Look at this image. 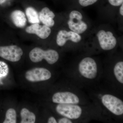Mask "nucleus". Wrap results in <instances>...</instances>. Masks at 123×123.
Here are the masks:
<instances>
[{
    "label": "nucleus",
    "instance_id": "f257e3e1",
    "mask_svg": "<svg viewBox=\"0 0 123 123\" xmlns=\"http://www.w3.org/2000/svg\"><path fill=\"white\" fill-rule=\"evenodd\" d=\"M29 56L31 61L34 63H38L44 59L50 64H55L59 59V55L56 51L52 49L44 51L38 47L31 51Z\"/></svg>",
    "mask_w": 123,
    "mask_h": 123
},
{
    "label": "nucleus",
    "instance_id": "f03ea898",
    "mask_svg": "<svg viewBox=\"0 0 123 123\" xmlns=\"http://www.w3.org/2000/svg\"><path fill=\"white\" fill-rule=\"evenodd\" d=\"M82 19L83 16L79 11L76 10L71 11L68 21L69 28L70 30L79 34L86 31L88 28V25Z\"/></svg>",
    "mask_w": 123,
    "mask_h": 123
},
{
    "label": "nucleus",
    "instance_id": "7ed1b4c3",
    "mask_svg": "<svg viewBox=\"0 0 123 123\" xmlns=\"http://www.w3.org/2000/svg\"><path fill=\"white\" fill-rule=\"evenodd\" d=\"M78 68L80 74L86 78L92 79L97 76V64L91 57H85L79 63Z\"/></svg>",
    "mask_w": 123,
    "mask_h": 123
},
{
    "label": "nucleus",
    "instance_id": "20e7f679",
    "mask_svg": "<svg viewBox=\"0 0 123 123\" xmlns=\"http://www.w3.org/2000/svg\"><path fill=\"white\" fill-rule=\"evenodd\" d=\"M102 102L104 105L114 114L117 116L123 114V102L117 97L105 94L102 97Z\"/></svg>",
    "mask_w": 123,
    "mask_h": 123
},
{
    "label": "nucleus",
    "instance_id": "39448f33",
    "mask_svg": "<svg viewBox=\"0 0 123 123\" xmlns=\"http://www.w3.org/2000/svg\"><path fill=\"white\" fill-rule=\"evenodd\" d=\"M23 55L22 49L16 45L0 46V57L5 60L16 62L20 60Z\"/></svg>",
    "mask_w": 123,
    "mask_h": 123
},
{
    "label": "nucleus",
    "instance_id": "423d86ee",
    "mask_svg": "<svg viewBox=\"0 0 123 123\" xmlns=\"http://www.w3.org/2000/svg\"><path fill=\"white\" fill-rule=\"evenodd\" d=\"M56 110L59 114L72 119L79 118L82 112L81 108L74 104H59Z\"/></svg>",
    "mask_w": 123,
    "mask_h": 123
},
{
    "label": "nucleus",
    "instance_id": "0eeeda50",
    "mask_svg": "<svg viewBox=\"0 0 123 123\" xmlns=\"http://www.w3.org/2000/svg\"><path fill=\"white\" fill-rule=\"evenodd\" d=\"M97 36L101 48L104 50H112L116 46L117 40L111 31L101 30L97 33Z\"/></svg>",
    "mask_w": 123,
    "mask_h": 123
},
{
    "label": "nucleus",
    "instance_id": "6e6552de",
    "mask_svg": "<svg viewBox=\"0 0 123 123\" xmlns=\"http://www.w3.org/2000/svg\"><path fill=\"white\" fill-rule=\"evenodd\" d=\"M51 74L47 69L35 68L27 71L25 77L28 81L36 82L47 80L51 78Z\"/></svg>",
    "mask_w": 123,
    "mask_h": 123
},
{
    "label": "nucleus",
    "instance_id": "1a4fd4ad",
    "mask_svg": "<svg viewBox=\"0 0 123 123\" xmlns=\"http://www.w3.org/2000/svg\"><path fill=\"white\" fill-rule=\"evenodd\" d=\"M52 102L59 104H77L79 102L78 97L69 92H58L53 95Z\"/></svg>",
    "mask_w": 123,
    "mask_h": 123
},
{
    "label": "nucleus",
    "instance_id": "9d476101",
    "mask_svg": "<svg viewBox=\"0 0 123 123\" xmlns=\"http://www.w3.org/2000/svg\"><path fill=\"white\" fill-rule=\"evenodd\" d=\"M81 40V36L79 34L72 31H68L65 30H61L57 34L56 42L58 46L62 47L68 40H70L74 43H78Z\"/></svg>",
    "mask_w": 123,
    "mask_h": 123
},
{
    "label": "nucleus",
    "instance_id": "9b49d317",
    "mask_svg": "<svg viewBox=\"0 0 123 123\" xmlns=\"http://www.w3.org/2000/svg\"><path fill=\"white\" fill-rule=\"evenodd\" d=\"M25 31L29 34H35L43 39L48 37L51 33L50 27L44 25L42 26L38 23L33 24L28 26Z\"/></svg>",
    "mask_w": 123,
    "mask_h": 123
},
{
    "label": "nucleus",
    "instance_id": "f8f14e48",
    "mask_svg": "<svg viewBox=\"0 0 123 123\" xmlns=\"http://www.w3.org/2000/svg\"><path fill=\"white\" fill-rule=\"evenodd\" d=\"M55 17L54 13L47 7H44L42 9L39 15L40 21L44 25L50 27H52L55 25L53 18Z\"/></svg>",
    "mask_w": 123,
    "mask_h": 123
},
{
    "label": "nucleus",
    "instance_id": "ddd939ff",
    "mask_svg": "<svg viewBox=\"0 0 123 123\" xmlns=\"http://www.w3.org/2000/svg\"><path fill=\"white\" fill-rule=\"evenodd\" d=\"M10 17L13 24L17 27L22 28L25 26L26 18L25 14L22 11L15 10L12 12Z\"/></svg>",
    "mask_w": 123,
    "mask_h": 123
},
{
    "label": "nucleus",
    "instance_id": "4468645a",
    "mask_svg": "<svg viewBox=\"0 0 123 123\" xmlns=\"http://www.w3.org/2000/svg\"><path fill=\"white\" fill-rule=\"evenodd\" d=\"M20 115L21 118V123H34L36 121L35 115L26 108L21 111Z\"/></svg>",
    "mask_w": 123,
    "mask_h": 123
},
{
    "label": "nucleus",
    "instance_id": "2eb2a0df",
    "mask_svg": "<svg viewBox=\"0 0 123 123\" xmlns=\"http://www.w3.org/2000/svg\"><path fill=\"white\" fill-rule=\"evenodd\" d=\"M26 14L30 23L32 24L39 23V17L37 12L32 7H28L26 9Z\"/></svg>",
    "mask_w": 123,
    "mask_h": 123
},
{
    "label": "nucleus",
    "instance_id": "dca6fc26",
    "mask_svg": "<svg viewBox=\"0 0 123 123\" xmlns=\"http://www.w3.org/2000/svg\"><path fill=\"white\" fill-rule=\"evenodd\" d=\"M114 74L117 80L123 84V62H119L115 65Z\"/></svg>",
    "mask_w": 123,
    "mask_h": 123
},
{
    "label": "nucleus",
    "instance_id": "f3484780",
    "mask_svg": "<svg viewBox=\"0 0 123 123\" xmlns=\"http://www.w3.org/2000/svg\"><path fill=\"white\" fill-rule=\"evenodd\" d=\"M17 123V113L13 108H10L7 110L6 114L5 119L3 123Z\"/></svg>",
    "mask_w": 123,
    "mask_h": 123
},
{
    "label": "nucleus",
    "instance_id": "a211bd4d",
    "mask_svg": "<svg viewBox=\"0 0 123 123\" xmlns=\"http://www.w3.org/2000/svg\"><path fill=\"white\" fill-rule=\"evenodd\" d=\"M9 69L7 64L0 61V84L1 79L6 77L9 73Z\"/></svg>",
    "mask_w": 123,
    "mask_h": 123
},
{
    "label": "nucleus",
    "instance_id": "6ab92c4d",
    "mask_svg": "<svg viewBox=\"0 0 123 123\" xmlns=\"http://www.w3.org/2000/svg\"><path fill=\"white\" fill-rule=\"evenodd\" d=\"M98 0H79V4L83 7H86L93 4Z\"/></svg>",
    "mask_w": 123,
    "mask_h": 123
},
{
    "label": "nucleus",
    "instance_id": "aec40b11",
    "mask_svg": "<svg viewBox=\"0 0 123 123\" xmlns=\"http://www.w3.org/2000/svg\"><path fill=\"white\" fill-rule=\"evenodd\" d=\"M110 4L112 6L118 7L123 4V0H108Z\"/></svg>",
    "mask_w": 123,
    "mask_h": 123
},
{
    "label": "nucleus",
    "instance_id": "412c9836",
    "mask_svg": "<svg viewBox=\"0 0 123 123\" xmlns=\"http://www.w3.org/2000/svg\"><path fill=\"white\" fill-rule=\"evenodd\" d=\"M59 123H72V122L67 118H63L60 119L58 121Z\"/></svg>",
    "mask_w": 123,
    "mask_h": 123
},
{
    "label": "nucleus",
    "instance_id": "4be33fe9",
    "mask_svg": "<svg viewBox=\"0 0 123 123\" xmlns=\"http://www.w3.org/2000/svg\"><path fill=\"white\" fill-rule=\"evenodd\" d=\"M48 123H57V122L54 117H51L49 119L48 121Z\"/></svg>",
    "mask_w": 123,
    "mask_h": 123
},
{
    "label": "nucleus",
    "instance_id": "5701e85b",
    "mask_svg": "<svg viewBox=\"0 0 123 123\" xmlns=\"http://www.w3.org/2000/svg\"><path fill=\"white\" fill-rule=\"evenodd\" d=\"M119 12L120 15L121 16H123V4L121 5L120 8L119 9Z\"/></svg>",
    "mask_w": 123,
    "mask_h": 123
},
{
    "label": "nucleus",
    "instance_id": "b1692460",
    "mask_svg": "<svg viewBox=\"0 0 123 123\" xmlns=\"http://www.w3.org/2000/svg\"><path fill=\"white\" fill-rule=\"evenodd\" d=\"M6 0H0V5H2L4 4Z\"/></svg>",
    "mask_w": 123,
    "mask_h": 123
}]
</instances>
